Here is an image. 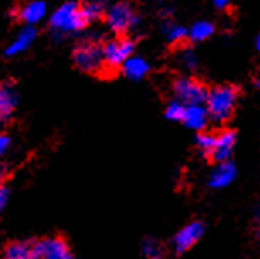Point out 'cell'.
Here are the masks:
<instances>
[{
  "label": "cell",
  "mask_w": 260,
  "mask_h": 259,
  "mask_svg": "<svg viewBox=\"0 0 260 259\" xmlns=\"http://www.w3.org/2000/svg\"><path fill=\"white\" fill-rule=\"evenodd\" d=\"M240 91L235 85H218L208 91L204 106L208 109L209 118L216 123H224L232 118L235 106H237Z\"/></svg>",
  "instance_id": "1"
},
{
  "label": "cell",
  "mask_w": 260,
  "mask_h": 259,
  "mask_svg": "<svg viewBox=\"0 0 260 259\" xmlns=\"http://www.w3.org/2000/svg\"><path fill=\"white\" fill-rule=\"evenodd\" d=\"M51 31L58 38H65L70 34L82 31L85 26L82 16V7L75 2H67L56 9L50 17Z\"/></svg>",
  "instance_id": "2"
},
{
  "label": "cell",
  "mask_w": 260,
  "mask_h": 259,
  "mask_svg": "<svg viewBox=\"0 0 260 259\" xmlns=\"http://www.w3.org/2000/svg\"><path fill=\"white\" fill-rule=\"evenodd\" d=\"M106 22L116 34H124L129 33L140 24V17L133 7L127 2H117L107 9L106 14Z\"/></svg>",
  "instance_id": "3"
},
{
  "label": "cell",
  "mask_w": 260,
  "mask_h": 259,
  "mask_svg": "<svg viewBox=\"0 0 260 259\" xmlns=\"http://www.w3.org/2000/svg\"><path fill=\"white\" fill-rule=\"evenodd\" d=\"M135 51V41L129 38H114L109 40L102 46V60H104V68L114 70V68L122 67L127 58Z\"/></svg>",
  "instance_id": "4"
},
{
  "label": "cell",
  "mask_w": 260,
  "mask_h": 259,
  "mask_svg": "<svg viewBox=\"0 0 260 259\" xmlns=\"http://www.w3.org/2000/svg\"><path fill=\"white\" fill-rule=\"evenodd\" d=\"M73 63L82 72L97 73L104 68L102 60V46L94 41H83L73 50Z\"/></svg>",
  "instance_id": "5"
},
{
  "label": "cell",
  "mask_w": 260,
  "mask_h": 259,
  "mask_svg": "<svg viewBox=\"0 0 260 259\" xmlns=\"http://www.w3.org/2000/svg\"><path fill=\"white\" fill-rule=\"evenodd\" d=\"M175 97L184 104H204L208 89L201 80L192 77H180L174 84Z\"/></svg>",
  "instance_id": "6"
},
{
  "label": "cell",
  "mask_w": 260,
  "mask_h": 259,
  "mask_svg": "<svg viewBox=\"0 0 260 259\" xmlns=\"http://www.w3.org/2000/svg\"><path fill=\"white\" fill-rule=\"evenodd\" d=\"M204 232H206V227L203 222H199V220L184 225L174 237V251L177 254L187 252L194 244H198L201 239H203Z\"/></svg>",
  "instance_id": "7"
},
{
  "label": "cell",
  "mask_w": 260,
  "mask_h": 259,
  "mask_svg": "<svg viewBox=\"0 0 260 259\" xmlns=\"http://www.w3.org/2000/svg\"><path fill=\"white\" fill-rule=\"evenodd\" d=\"M235 143H237V133L233 130H223L219 133H216L213 150H211L209 159H213L214 162H223V160L232 159Z\"/></svg>",
  "instance_id": "8"
},
{
  "label": "cell",
  "mask_w": 260,
  "mask_h": 259,
  "mask_svg": "<svg viewBox=\"0 0 260 259\" xmlns=\"http://www.w3.org/2000/svg\"><path fill=\"white\" fill-rule=\"evenodd\" d=\"M4 259H41V242L16 241L4 251Z\"/></svg>",
  "instance_id": "9"
},
{
  "label": "cell",
  "mask_w": 260,
  "mask_h": 259,
  "mask_svg": "<svg viewBox=\"0 0 260 259\" xmlns=\"http://www.w3.org/2000/svg\"><path fill=\"white\" fill-rule=\"evenodd\" d=\"M218 165L211 170L209 174V186L213 189H224L237 179V167L232 160H223V162H216Z\"/></svg>",
  "instance_id": "10"
},
{
  "label": "cell",
  "mask_w": 260,
  "mask_h": 259,
  "mask_svg": "<svg viewBox=\"0 0 260 259\" xmlns=\"http://www.w3.org/2000/svg\"><path fill=\"white\" fill-rule=\"evenodd\" d=\"M17 106V91L12 84H0V125L12 118Z\"/></svg>",
  "instance_id": "11"
},
{
  "label": "cell",
  "mask_w": 260,
  "mask_h": 259,
  "mask_svg": "<svg viewBox=\"0 0 260 259\" xmlns=\"http://www.w3.org/2000/svg\"><path fill=\"white\" fill-rule=\"evenodd\" d=\"M41 259H75L68 244L60 237L41 241Z\"/></svg>",
  "instance_id": "12"
},
{
  "label": "cell",
  "mask_w": 260,
  "mask_h": 259,
  "mask_svg": "<svg viewBox=\"0 0 260 259\" xmlns=\"http://www.w3.org/2000/svg\"><path fill=\"white\" fill-rule=\"evenodd\" d=\"M209 114L204 104H185L182 123L190 130L203 131L208 125Z\"/></svg>",
  "instance_id": "13"
},
{
  "label": "cell",
  "mask_w": 260,
  "mask_h": 259,
  "mask_svg": "<svg viewBox=\"0 0 260 259\" xmlns=\"http://www.w3.org/2000/svg\"><path fill=\"white\" fill-rule=\"evenodd\" d=\"M36 36H38V33H36V29H34V26L22 27L21 31L16 34V38L9 43V46L6 48V55L7 56L21 55V53H24L32 45L34 40H36Z\"/></svg>",
  "instance_id": "14"
},
{
  "label": "cell",
  "mask_w": 260,
  "mask_h": 259,
  "mask_svg": "<svg viewBox=\"0 0 260 259\" xmlns=\"http://www.w3.org/2000/svg\"><path fill=\"white\" fill-rule=\"evenodd\" d=\"M46 16V4L43 0H32L26 4L17 11L19 21H22L26 26H34V24L41 22Z\"/></svg>",
  "instance_id": "15"
},
{
  "label": "cell",
  "mask_w": 260,
  "mask_h": 259,
  "mask_svg": "<svg viewBox=\"0 0 260 259\" xmlns=\"http://www.w3.org/2000/svg\"><path fill=\"white\" fill-rule=\"evenodd\" d=\"M121 68L126 77H129V79H133V80H140L150 72V63H148V60H145V58L131 55L124 63H122Z\"/></svg>",
  "instance_id": "16"
},
{
  "label": "cell",
  "mask_w": 260,
  "mask_h": 259,
  "mask_svg": "<svg viewBox=\"0 0 260 259\" xmlns=\"http://www.w3.org/2000/svg\"><path fill=\"white\" fill-rule=\"evenodd\" d=\"M213 33H214V24H213V22H208V21H199V22L192 24V27L189 29L187 38H189L190 41L199 43V41L208 40V38H209Z\"/></svg>",
  "instance_id": "17"
},
{
  "label": "cell",
  "mask_w": 260,
  "mask_h": 259,
  "mask_svg": "<svg viewBox=\"0 0 260 259\" xmlns=\"http://www.w3.org/2000/svg\"><path fill=\"white\" fill-rule=\"evenodd\" d=\"M187 33L189 29H185L184 26L180 24H175V22H165L164 26V34L167 38V41L170 43H180L187 38Z\"/></svg>",
  "instance_id": "18"
},
{
  "label": "cell",
  "mask_w": 260,
  "mask_h": 259,
  "mask_svg": "<svg viewBox=\"0 0 260 259\" xmlns=\"http://www.w3.org/2000/svg\"><path fill=\"white\" fill-rule=\"evenodd\" d=\"M145 259H164V247L153 237H146L141 246Z\"/></svg>",
  "instance_id": "19"
},
{
  "label": "cell",
  "mask_w": 260,
  "mask_h": 259,
  "mask_svg": "<svg viewBox=\"0 0 260 259\" xmlns=\"http://www.w3.org/2000/svg\"><path fill=\"white\" fill-rule=\"evenodd\" d=\"M214 138L216 133H209V131H198V136H196V143H198V149L203 152L204 155H211V150H213L214 145Z\"/></svg>",
  "instance_id": "20"
},
{
  "label": "cell",
  "mask_w": 260,
  "mask_h": 259,
  "mask_svg": "<svg viewBox=\"0 0 260 259\" xmlns=\"http://www.w3.org/2000/svg\"><path fill=\"white\" fill-rule=\"evenodd\" d=\"M184 111H185V104H184V102H180L179 99H174V101H170L169 104H167L165 116L170 121H177V123H182Z\"/></svg>",
  "instance_id": "21"
},
{
  "label": "cell",
  "mask_w": 260,
  "mask_h": 259,
  "mask_svg": "<svg viewBox=\"0 0 260 259\" xmlns=\"http://www.w3.org/2000/svg\"><path fill=\"white\" fill-rule=\"evenodd\" d=\"M80 7H82V16H83L85 24L97 21V19H101L102 14H104L101 4H83Z\"/></svg>",
  "instance_id": "22"
},
{
  "label": "cell",
  "mask_w": 260,
  "mask_h": 259,
  "mask_svg": "<svg viewBox=\"0 0 260 259\" xmlns=\"http://www.w3.org/2000/svg\"><path fill=\"white\" fill-rule=\"evenodd\" d=\"M180 62H182V65L185 68L192 70V68H196V65H198V56L194 55V51L185 50V51H182V55H180Z\"/></svg>",
  "instance_id": "23"
},
{
  "label": "cell",
  "mask_w": 260,
  "mask_h": 259,
  "mask_svg": "<svg viewBox=\"0 0 260 259\" xmlns=\"http://www.w3.org/2000/svg\"><path fill=\"white\" fill-rule=\"evenodd\" d=\"M9 147H11V138L6 133H0V157L7 152Z\"/></svg>",
  "instance_id": "24"
},
{
  "label": "cell",
  "mask_w": 260,
  "mask_h": 259,
  "mask_svg": "<svg viewBox=\"0 0 260 259\" xmlns=\"http://www.w3.org/2000/svg\"><path fill=\"white\" fill-rule=\"evenodd\" d=\"M7 198H9V194H7V189L0 188V213H2L4 207H6V203H7Z\"/></svg>",
  "instance_id": "25"
},
{
  "label": "cell",
  "mask_w": 260,
  "mask_h": 259,
  "mask_svg": "<svg viewBox=\"0 0 260 259\" xmlns=\"http://www.w3.org/2000/svg\"><path fill=\"white\" fill-rule=\"evenodd\" d=\"M213 2H214V6L218 9H224L230 2H232V0H213Z\"/></svg>",
  "instance_id": "26"
},
{
  "label": "cell",
  "mask_w": 260,
  "mask_h": 259,
  "mask_svg": "<svg viewBox=\"0 0 260 259\" xmlns=\"http://www.w3.org/2000/svg\"><path fill=\"white\" fill-rule=\"evenodd\" d=\"M257 239L260 242V208L257 210Z\"/></svg>",
  "instance_id": "27"
},
{
  "label": "cell",
  "mask_w": 260,
  "mask_h": 259,
  "mask_svg": "<svg viewBox=\"0 0 260 259\" xmlns=\"http://www.w3.org/2000/svg\"><path fill=\"white\" fill-rule=\"evenodd\" d=\"M85 4H101V6H104L107 0H83Z\"/></svg>",
  "instance_id": "28"
},
{
  "label": "cell",
  "mask_w": 260,
  "mask_h": 259,
  "mask_svg": "<svg viewBox=\"0 0 260 259\" xmlns=\"http://www.w3.org/2000/svg\"><path fill=\"white\" fill-rule=\"evenodd\" d=\"M255 45H257V50L260 51V34L257 36V41H255Z\"/></svg>",
  "instance_id": "29"
},
{
  "label": "cell",
  "mask_w": 260,
  "mask_h": 259,
  "mask_svg": "<svg viewBox=\"0 0 260 259\" xmlns=\"http://www.w3.org/2000/svg\"><path fill=\"white\" fill-rule=\"evenodd\" d=\"M2 181H4V170L0 169V188H2Z\"/></svg>",
  "instance_id": "30"
},
{
  "label": "cell",
  "mask_w": 260,
  "mask_h": 259,
  "mask_svg": "<svg viewBox=\"0 0 260 259\" xmlns=\"http://www.w3.org/2000/svg\"><path fill=\"white\" fill-rule=\"evenodd\" d=\"M257 85L260 87V75H258V79H257Z\"/></svg>",
  "instance_id": "31"
}]
</instances>
